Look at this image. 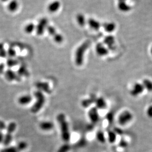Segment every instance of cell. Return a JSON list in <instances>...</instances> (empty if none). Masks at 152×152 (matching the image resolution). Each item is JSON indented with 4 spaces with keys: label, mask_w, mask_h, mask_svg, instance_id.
I'll use <instances>...</instances> for the list:
<instances>
[{
    "label": "cell",
    "mask_w": 152,
    "mask_h": 152,
    "mask_svg": "<svg viewBox=\"0 0 152 152\" xmlns=\"http://www.w3.org/2000/svg\"><path fill=\"white\" fill-rule=\"evenodd\" d=\"M57 120L60 127L62 139L65 142H68L70 139V134L65 115L62 113L59 114L57 117Z\"/></svg>",
    "instance_id": "obj_1"
},
{
    "label": "cell",
    "mask_w": 152,
    "mask_h": 152,
    "mask_svg": "<svg viewBox=\"0 0 152 152\" xmlns=\"http://www.w3.org/2000/svg\"><path fill=\"white\" fill-rule=\"evenodd\" d=\"M90 42L86 41L80 46L78 47L75 53V62L76 65L81 66L82 65L84 62V55L87 49L90 47Z\"/></svg>",
    "instance_id": "obj_2"
},
{
    "label": "cell",
    "mask_w": 152,
    "mask_h": 152,
    "mask_svg": "<svg viewBox=\"0 0 152 152\" xmlns=\"http://www.w3.org/2000/svg\"><path fill=\"white\" fill-rule=\"evenodd\" d=\"M34 95L36 97V102L32 106L31 111L33 113H37L39 111L45 103V98L42 91L37 90L34 93Z\"/></svg>",
    "instance_id": "obj_3"
},
{
    "label": "cell",
    "mask_w": 152,
    "mask_h": 152,
    "mask_svg": "<svg viewBox=\"0 0 152 152\" xmlns=\"http://www.w3.org/2000/svg\"><path fill=\"white\" fill-rule=\"evenodd\" d=\"M133 119V114L129 110H125L121 112L117 118V122L120 126L124 127L129 124Z\"/></svg>",
    "instance_id": "obj_4"
},
{
    "label": "cell",
    "mask_w": 152,
    "mask_h": 152,
    "mask_svg": "<svg viewBox=\"0 0 152 152\" xmlns=\"http://www.w3.org/2000/svg\"><path fill=\"white\" fill-rule=\"evenodd\" d=\"M46 30L48 34L53 37L54 41L56 43L61 44L64 41L63 36L62 35L58 33L56 29L54 27L51 25H48Z\"/></svg>",
    "instance_id": "obj_5"
},
{
    "label": "cell",
    "mask_w": 152,
    "mask_h": 152,
    "mask_svg": "<svg viewBox=\"0 0 152 152\" xmlns=\"http://www.w3.org/2000/svg\"><path fill=\"white\" fill-rule=\"evenodd\" d=\"M145 88L142 83L136 82L132 85L129 93L132 97H137L142 94Z\"/></svg>",
    "instance_id": "obj_6"
},
{
    "label": "cell",
    "mask_w": 152,
    "mask_h": 152,
    "mask_svg": "<svg viewBox=\"0 0 152 152\" xmlns=\"http://www.w3.org/2000/svg\"><path fill=\"white\" fill-rule=\"evenodd\" d=\"M48 20L45 17L40 19L36 26V33L37 35L42 36L44 34L48 27Z\"/></svg>",
    "instance_id": "obj_7"
},
{
    "label": "cell",
    "mask_w": 152,
    "mask_h": 152,
    "mask_svg": "<svg viewBox=\"0 0 152 152\" xmlns=\"http://www.w3.org/2000/svg\"><path fill=\"white\" fill-rule=\"evenodd\" d=\"M88 114L89 118L92 124H96L99 121V113L98 109L96 108V107L90 109Z\"/></svg>",
    "instance_id": "obj_8"
},
{
    "label": "cell",
    "mask_w": 152,
    "mask_h": 152,
    "mask_svg": "<svg viewBox=\"0 0 152 152\" xmlns=\"http://www.w3.org/2000/svg\"><path fill=\"white\" fill-rule=\"evenodd\" d=\"M96 52L97 55L99 57H104L108 55L109 49L103 44L98 43L96 46Z\"/></svg>",
    "instance_id": "obj_9"
},
{
    "label": "cell",
    "mask_w": 152,
    "mask_h": 152,
    "mask_svg": "<svg viewBox=\"0 0 152 152\" xmlns=\"http://www.w3.org/2000/svg\"><path fill=\"white\" fill-rule=\"evenodd\" d=\"M104 45L109 50H113L115 49V39L112 35H108L104 38L103 40Z\"/></svg>",
    "instance_id": "obj_10"
},
{
    "label": "cell",
    "mask_w": 152,
    "mask_h": 152,
    "mask_svg": "<svg viewBox=\"0 0 152 152\" xmlns=\"http://www.w3.org/2000/svg\"><path fill=\"white\" fill-rule=\"evenodd\" d=\"M36 86L39 89V91H43L48 94H50L51 93V90L50 88L49 85L47 83L37 82L36 83Z\"/></svg>",
    "instance_id": "obj_11"
},
{
    "label": "cell",
    "mask_w": 152,
    "mask_h": 152,
    "mask_svg": "<svg viewBox=\"0 0 152 152\" xmlns=\"http://www.w3.org/2000/svg\"><path fill=\"white\" fill-rule=\"evenodd\" d=\"M5 76H6V79L9 81H20L21 80L20 76L17 75L14 71H13L11 69H8L6 71L5 73Z\"/></svg>",
    "instance_id": "obj_12"
},
{
    "label": "cell",
    "mask_w": 152,
    "mask_h": 152,
    "mask_svg": "<svg viewBox=\"0 0 152 152\" xmlns=\"http://www.w3.org/2000/svg\"><path fill=\"white\" fill-rule=\"evenodd\" d=\"M96 107L98 110H104L107 107V103L106 99L103 97L97 98L95 101Z\"/></svg>",
    "instance_id": "obj_13"
},
{
    "label": "cell",
    "mask_w": 152,
    "mask_h": 152,
    "mask_svg": "<svg viewBox=\"0 0 152 152\" xmlns=\"http://www.w3.org/2000/svg\"><path fill=\"white\" fill-rule=\"evenodd\" d=\"M60 7V2L57 0H55L48 5L47 9L50 13H54L58 11Z\"/></svg>",
    "instance_id": "obj_14"
},
{
    "label": "cell",
    "mask_w": 152,
    "mask_h": 152,
    "mask_svg": "<svg viewBox=\"0 0 152 152\" xmlns=\"http://www.w3.org/2000/svg\"><path fill=\"white\" fill-rule=\"evenodd\" d=\"M88 24L91 28L95 31H98L101 26L100 22L94 18H90L89 19Z\"/></svg>",
    "instance_id": "obj_15"
},
{
    "label": "cell",
    "mask_w": 152,
    "mask_h": 152,
    "mask_svg": "<svg viewBox=\"0 0 152 152\" xmlns=\"http://www.w3.org/2000/svg\"><path fill=\"white\" fill-rule=\"evenodd\" d=\"M54 125L53 122L49 121H45L40 123L39 127L42 130L48 131L54 128Z\"/></svg>",
    "instance_id": "obj_16"
},
{
    "label": "cell",
    "mask_w": 152,
    "mask_h": 152,
    "mask_svg": "<svg viewBox=\"0 0 152 152\" xmlns=\"http://www.w3.org/2000/svg\"><path fill=\"white\" fill-rule=\"evenodd\" d=\"M18 8L19 3L17 0H11L8 4V10L11 13H14L16 11Z\"/></svg>",
    "instance_id": "obj_17"
},
{
    "label": "cell",
    "mask_w": 152,
    "mask_h": 152,
    "mask_svg": "<svg viewBox=\"0 0 152 152\" xmlns=\"http://www.w3.org/2000/svg\"><path fill=\"white\" fill-rule=\"evenodd\" d=\"M32 99L33 98L30 95H25L19 97L18 99V102L20 105H27L31 102Z\"/></svg>",
    "instance_id": "obj_18"
},
{
    "label": "cell",
    "mask_w": 152,
    "mask_h": 152,
    "mask_svg": "<svg viewBox=\"0 0 152 152\" xmlns=\"http://www.w3.org/2000/svg\"><path fill=\"white\" fill-rule=\"evenodd\" d=\"M103 28L104 30L108 33H111L115 31L116 29V24L112 22H105L103 24Z\"/></svg>",
    "instance_id": "obj_19"
},
{
    "label": "cell",
    "mask_w": 152,
    "mask_h": 152,
    "mask_svg": "<svg viewBox=\"0 0 152 152\" xmlns=\"http://www.w3.org/2000/svg\"><path fill=\"white\" fill-rule=\"evenodd\" d=\"M145 90L149 93H152V81L148 78H145L143 79L142 82Z\"/></svg>",
    "instance_id": "obj_20"
},
{
    "label": "cell",
    "mask_w": 152,
    "mask_h": 152,
    "mask_svg": "<svg viewBox=\"0 0 152 152\" xmlns=\"http://www.w3.org/2000/svg\"><path fill=\"white\" fill-rule=\"evenodd\" d=\"M118 8L122 12H127L131 10V7L127 5L126 2H118Z\"/></svg>",
    "instance_id": "obj_21"
},
{
    "label": "cell",
    "mask_w": 152,
    "mask_h": 152,
    "mask_svg": "<svg viewBox=\"0 0 152 152\" xmlns=\"http://www.w3.org/2000/svg\"><path fill=\"white\" fill-rule=\"evenodd\" d=\"M96 98H94V96H91L89 98L84 99L81 102V105L84 108H87L93 103H95Z\"/></svg>",
    "instance_id": "obj_22"
},
{
    "label": "cell",
    "mask_w": 152,
    "mask_h": 152,
    "mask_svg": "<svg viewBox=\"0 0 152 152\" xmlns=\"http://www.w3.org/2000/svg\"><path fill=\"white\" fill-rule=\"evenodd\" d=\"M117 134L115 131L110 130L107 133V140L111 144H113L116 141Z\"/></svg>",
    "instance_id": "obj_23"
},
{
    "label": "cell",
    "mask_w": 152,
    "mask_h": 152,
    "mask_svg": "<svg viewBox=\"0 0 152 152\" xmlns=\"http://www.w3.org/2000/svg\"><path fill=\"white\" fill-rule=\"evenodd\" d=\"M76 21L78 24L81 27H83L86 24V18L84 14L82 13H78L76 16Z\"/></svg>",
    "instance_id": "obj_24"
},
{
    "label": "cell",
    "mask_w": 152,
    "mask_h": 152,
    "mask_svg": "<svg viewBox=\"0 0 152 152\" xmlns=\"http://www.w3.org/2000/svg\"><path fill=\"white\" fill-rule=\"evenodd\" d=\"M13 133L11 132L7 131L6 134L4 136L3 144L5 146H7L9 145L13 140Z\"/></svg>",
    "instance_id": "obj_25"
},
{
    "label": "cell",
    "mask_w": 152,
    "mask_h": 152,
    "mask_svg": "<svg viewBox=\"0 0 152 152\" xmlns=\"http://www.w3.org/2000/svg\"><path fill=\"white\" fill-rule=\"evenodd\" d=\"M96 139L99 143H104L106 142V136L104 133L103 131L99 130L97 131L96 133Z\"/></svg>",
    "instance_id": "obj_26"
},
{
    "label": "cell",
    "mask_w": 152,
    "mask_h": 152,
    "mask_svg": "<svg viewBox=\"0 0 152 152\" xmlns=\"http://www.w3.org/2000/svg\"><path fill=\"white\" fill-rule=\"evenodd\" d=\"M18 75L20 77L21 76H28L29 75V72L28 70L27 69L25 65H21L19 68L18 70Z\"/></svg>",
    "instance_id": "obj_27"
},
{
    "label": "cell",
    "mask_w": 152,
    "mask_h": 152,
    "mask_svg": "<svg viewBox=\"0 0 152 152\" xmlns=\"http://www.w3.org/2000/svg\"><path fill=\"white\" fill-rule=\"evenodd\" d=\"M36 25L33 23H29L25 26L24 31L27 34H31L34 30H36Z\"/></svg>",
    "instance_id": "obj_28"
},
{
    "label": "cell",
    "mask_w": 152,
    "mask_h": 152,
    "mask_svg": "<svg viewBox=\"0 0 152 152\" xmlns=\"http://www.w3.org/2000/svg\"><path fill=\"white\" fill-rule=\"evenodd\" d=\"M71 148L70 145L68 143H65L61 146L58 150L57 152H68Z\"/></svg>",
    "instance_id": "obj_29"
},
{
    "label": "cell",
    "mask_w": 152,
    "mask_h": 152,
    "mask_svg": "<svg viewBox=\"0 0 152 152\" xmlns=\"http://www.w3.org/2000/svg\"><path fill=\"white\" fill-rule=\"evenodd\" d=\"M16 147L19 152L24 150L28 147V144L25 141H21L16 145Z\"/></svg>",
    "instance_id": "obj_30"
},
{
    "label": "cell",
    "mask_w": 152,
    "mask_h": 152,
    "mask_svg": "<svg viewBox=\"0 0 152 152\" xmlns=\"http://www.w3.org/2000/svg\"><path fill=\"white\" fill-rule=\"evenodd\" d=\"M18 64V61L16 60L13 59L12 58L8 59L6 61V65L9 67H13Z\"/></svg>",
    "instance_id": "obj_31"
},
{
    "label": "cell",
    "mask_w": 152,
    "mask_h": 152,
    "mask_svg": "<svg viewBox=\"0 0 152 152\" xmlns=\"http://www.w3.org/2000/svg\"><path fill=\"white\" fill-rule=\"evenodd\" d=\"M7 53L5 50L4 45L2 42H0V57L2 58H5L6 56Z\"/></svg>",
    "instance_id": "obj_32"
},
{
    "label": "cell",
    "mask_w": 152,
    "mask_h": 152,
    "mask_svg": "<svg viewBox=\"0 0 152 152\" xmlns=\"http://www.w3.org/2000/svg\"><path fill=\"white\" fill-rule=\"evenodd\" d=\"M16 128V124L14 122H11L8 125L7 127V131L13 133Z\"/></svg>",
    "instance_id": "obj_33"
},
{
    "label": "cell",
    "mask_w": 152,
    "mask_h": 152,
    "mask_svg": "<svg viewBox=\"0 0 152 152\" xmlns=\"http://www.w3.org/2000/svg\"><path fill=\"white\" fill-rule=\"evenodd\" d=\"M4 152H19L16 146H11L6 148L3 150Z\"/></svg>",
    "instance_id": "obj_34"
},
{
    "label": "cell",
    "mask_w": 152,
    "mask_h": 152,
    "mask_svg": "<svg viewBox=\"0 0 152 152\" xmlns=\"http://www.w3.org/2000/svg\"><path fill=\"white\" fill-rule=\"evenodd\" d=\"M146 114L148 118L152 119V104L149 105L146 109Z\"/></svg>",
    "instance_id": "obj_35"
},
{
    "label": "cell",
    "mask_w": 152,
    "mask_h": 152,
    "mask_svg": "<svg viewBox=\"0 0 152 152\" xmlns=\"http://www.w3.org/2000/svg\"><path fill=\"white\" fill-rule=\"evenodd\" d=\"M7 53L9 57H13L16 55V51L14 49H13L12 47H10L8 49V53Z\"/></svg>",
    "instance_id": "obj_36"
},
{
    "label": "cell",
    "mask_w": 152,
    "mask_h": 152,
    "mask_svg": "<svg viewBox=\"0 0 152 152\" xmlns=\"http://www.w3.org/2000/svg\"><path fill=\"white\" fill-rule=\"evenodd\" d=\"M87 143V141L84 138H82L81 139L79 140V141L76 143V145H77L78 147H83Z\"/></svg>",
    "instance_id": "obj_37"
},
{
    "label": "cell",
    "mask_w": 152,
    "mask_h": 152,
    "mask_svg": "<svg viewBox=\"0 0 152 152\" xmlns=\"http://www.w3.org/2000/svg\"><path fill=\"white\" fill-rule=\"evenodd\" d=\"M119 145L121 147H127V141L126 140L121 139V141L120 142Z\"/></svg>",
    "instance_id": "obj_38"
},
{
    "label": "cell",
    "mask_w": 152,
    "mask_h": 152,
    "mask_svg": "<svg viewBox=\"0 0 152 152\" xmlns=\"http://www.w3.org/2000/svg\"><path fill=\"white\" fill-rule=\"evenodd\" d=\"M6 129V125L5 122L0 120V130H4Z\"/></svg>",
    "instance_id": "obj_39"
},
{
    "label": "cell",
    "mask_w": 152,
    "mask_h": 152,
    "mask_svg": "<svg viewBox=\"0 0 152 152\" xmlns=\"http://www.w3.org/2000/svg\"><path fill=\"white\" fill-rule=\"evenodd\" d=\"M4 135L2 132L0 131V143L3 142L4 139Z\"/></svg>",
    "instance_id": "obj_40"
},
{
    "label": "cell",
    "mask_w": 152,
    "mask_h": 152,
    "mask_svg": "<svg viewBox=\"0 0 152 152\" xmlns=\"http://www.w3.org/2000/svg\"><path fill=\"white\" fill-rule=\"evenodd\" d=\"M4 68H5L4 64H3V63L0 64V74H1V73L3 72Z\"/></svg>",
    "instance_id": "obj_41"
},
{
    "label": "cell",
    "mask_w": 152,
    "mask_h": 152,
    "mask_svg": "<svg viewBox=\"0 0 152 152\" xmlns=\"http://www.w3.org/2000/svg\"><path fill=\"white\" fill-rule=\"evenodd\" d=\"M127 0H118V2H126Z\"/></svg>",
    "instance_id": "obj_42"
},
{
    "label": "cell",
    "mask_w": 152,
    "mask_h": 152,
    "mask_svg": "<svg viewBox=\"0 0 152 152\" xmlns=\"http://www.w3.org/2000/svg\"><path fill=\"white\" fill-rule=\"evenodd\" d=\"M150 53H151V55H152V47H151Z\"/></svg>",
    "instance_id": "obj_43"
},
{
    "label": "cell",
    "mask_w": 152,
    "mask_h": 152,
    "mask_svg": "<svg viewBox=\"0 0 152 152\" xmlns=\"http://www.w3.org/2000/svg\"><path fill=\"white\" fill-rule=\"evenodd\" d=\"M1 1L3 2H7V1H8V0H1Z\"/></svg>",
    "instance_id": "obj_44"
},
{
    "label": "cell",
    "mask_w": 152,
    "mask_h": 152,
    "mask_svg": "<svg viewBox=\"0 0 152 152\" xmlns=\"http://www.w3.org/2000/svg\"><path fill=\"white\" fill-rule=\"evenodd\" d=\"M4 152L3 151V150H2L1 151V152Z\"/></svg>",
    "instance_id": "obj_45"
}]
</instances>
